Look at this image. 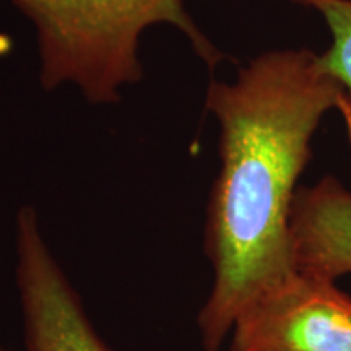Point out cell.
<instances>
[{"mask_svg": "<svg viewBox=\"0 0 351 351\" xmlns=\"http://www.w3.org/2000/svg\"><path fill=\"white\" fill-rule=\"evenodd\" d=\"M205 106L219 125V174L205 251L212 291L199 314L202 350L219 351L238 315L296 274L289 213L320 121L337 109L351 140V99L309 49L267 51L234 82H212Z\"/></svg>", "mask_w": 351, "mask_h": 351, "instance_id": "6da1fadb", "label": "cell"}, {"mask_svg": "<svg viewBox=\"0 0 351 351\" xmlns=\"http://www.w3.org/2000/svg\"><path fill=\"white\" fill-rule=\"evenodd\" d=\"M34 25L41 85H75L88 103L121 99L142 80L140 38L150 26L178 28L197 56L215 69L225 59L189 15L184 0H12Z\"/></svg>", "mask_w": 351, "mask_h": 351, "instance_id": "7a4b0ae2", "label": "cell"}, {"mask_svg": "<svg viewBox=\"0 0 351 351\" xmlns=\"http://www.w3.org/2000/svg\"><path fill=\"white\" fill-rule=\"evenodd\" d=\"M231 339V351H351V298L296 271L245 307Z\"/></svg>", "mask_w": 351, "mask_h": 351, "instance_id": "3957f363", "label": "cell"}, {"mask_svg": "<svg viewBox=\"0 0 351 351\" xmlns=\"http://www.w3.org/2000/svg\"><path fill=\"white\" fill-rule=\"evenodd\" d=\"M15 256L26 351H114L95 330L33 207L16 215Z\"/></svg>", "mask_w": 351, "mask_h": 351, "instance_id": "277c9868", "label": "cell"}, {"mask_svg": "<svg viewBox=\"0 0 351 351\" xmlns=\"http://www.w3.org/2000/svg\"><path fill=\"white\" fill-rule=\"evenodd\" d=\"M289 239L296 271L333 282L351 274V191L333 176L298 187Z\"/></svg>", "mask_w": 351, "mask_h": 351, "instance_id": "5b68a950", "label": "cell"}, {"mask_svg": "<svg viewBox=\"0 0 351 351\" xmlns=\"http://www.w3.org/2000/svg\"><path fill=\"white\" fill-rule=\"evenodd\" d=\"M320 13L332 33V46L320 54L324 67L351 99V0H293Z\"/></svg>", "mask_w": 351, "mask_h": 351, "instance_id": "8992f818", "label": "cell"}, {"mask_svg": "<svg viewBox=\"0 0 351 351\" xmlns=\"http://www.w3.org/2000/svg\"><path fill=\"white\" fill-rule=\"evenodd\" d=\"M0 351H8V350H5L2 345H0Z\"/></svg>", "mask_w": 351, "mask_h": 351, "instance_id": "52a82bcc", "label": "cell"}]
</instances>
